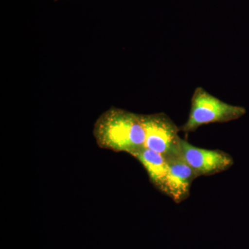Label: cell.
<instances>
[{"label": "cell", "instance_id": "cell-1", "mask_svg": "<svg viewBox=\"0 0 249 249\" xmlns=\"http://www.w3.org/2000/svg\"><path fill=\"white\" fill-rule=\"evenodd\" d=\"M93 135L102 148L130 155L145 144L142 114L111 107L96 121Z\"/></svg>", "mask_w": 249, "mask_h": 249}, {"label": "cell", "instance_id": "cell-2", "mask_svg": "<svg viewBox=\"0 0 249 249\" xmlns=\"http://www.w3.org/2000/svg\"><path fill=\"white\" fill-rule=\"evenodd\" d=\"M247 109L241 106L223 102L202 88H196L191 98V111L188 121L180 131L194 132L204 124L227 123L240 119Z\"/></svg>", "mask_w": 249, "mask_h": 249}, {"label": "cell", "instance_id": "cell-3", "mask_svg": "<svg viewBox=\"0 0 249 249\" xmlns=\"http://www.w3.org/2000/svg\"><path fill=\"white\" fill-rule=\"evenodd\" d=\"M145 130L144 147L161 154L165 157L179 154V127L163 113L142 114Z\"/></svg>", "mask_w": 249, "mask_h": 249}, {"label": "cell", "instance_id": "cell-4", "mask_svg": "<svg viewBox=\"0 0 249 249\" xmlns=\"http://www.w3.org/2000/svg\"><path fill=\"white\" fill-rule=\"evenodd\" d=\"M180 155L196 172L198 178L225 171L233 165L231 156L219 150H206L181 139Z\"/></svg>", "mask_w": 249, "mask_h": 249}, {"label": "cell", "instance_id": "cell-5", "mask_svg": "<svg viewBox=\"0 0 249 249\" xmlns=\"http://www.w3.org/2000/svg\"><path fill=\"white\" fill-rule=\"evenodd\" d=\"M166 158L168 172L163 193L175 202L180 203L188 197L192 183L198 177L180 153Z\"/></svg>", "mask_w": 249, "mask_h": 249}, {"label": "cell", "instance_id": "cell-6", "mask_svg": "<svg viewBox=\"0 0 249 249\" xmlns=\"http://www.w3.org/2000/svg\"><path fill=\"white\" fill-rule=\"evenodd\" d=\"M130 155L142 163L152 184L163 193L168 172L166 157L145 147L136 150Z\"/></svg>", "mask_w": 249, "mask_h": 249}]
</instances>
